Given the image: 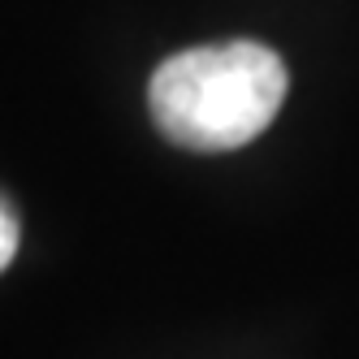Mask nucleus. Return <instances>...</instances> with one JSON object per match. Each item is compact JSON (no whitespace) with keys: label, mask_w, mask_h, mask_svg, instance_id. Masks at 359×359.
I'll list each match as a JSON object with an SVG mask.
<instances>
[{"label":"nucleus","mask_w":359,"mask_h":359,"mask_svg":"<svg viewBox=\"0 0 359 359\" xmlns=\"http://www.w3.org/2000/svg\"><path fill=\"white\" fill-rule=\"evenodd\" d=\"M286 83V65L273 48L251 39L208 43L161 61L147 109L156 130L177 147L234 151L273 126Z\"/></svg>","instance_id":"obj_1"},{"label":"nucleus","mask_w":359,"mask_h":359,"mask_svg":"<svg viewBox=\"0 0 359 359\" xmlns=\"http://www.w3.org/2000/svg\"><path fill=\"white\" fill-rule=\"evenodd\" d=\"M18 255V217L5 199H0V269Z\"/></svg>","instance_id":"obj_2"}]
</instances>
